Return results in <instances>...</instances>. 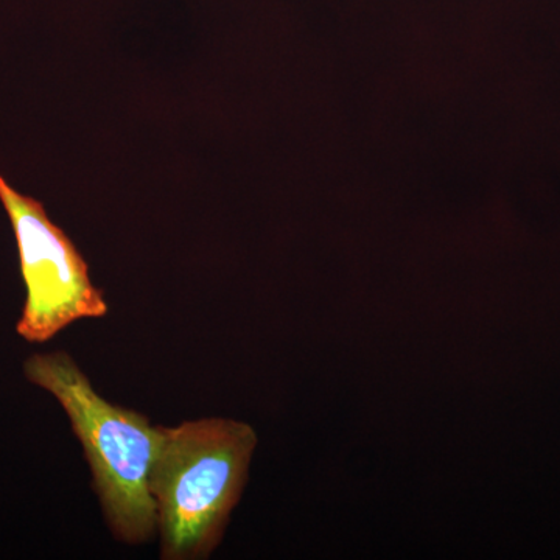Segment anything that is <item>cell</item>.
<instances>
[{"label": "cell", "mask_w": 560, "mask_h": 560, "mask_svg": "<svg viewBox=\"0 0 560 560\" xmlns=\"http://www.w3.org/2000/svg\"><path fill=\"white\" fill-rule=\"evenodd\" d=\"M253 427L208 418L162 427L150 475L162 560H200L215 550L248 481Z\"/></svg>", "instance_id": "cell-1"}, {"label": "cell", "mask_w": 560, "mask_h": 560, "mask_svg": "<svg viewBox=\"0 0 560 560\" xmlns=\"http://www.w3.org/2000/svg\"><path fill=\"white\" fill-rule=\"evenodd\" d=\"M25 377L60 401L90 463L94 488L110 530L125 544H145L156 533L150 475L162 427L138 411L103 399L66 352L36 353Z\"/></svg>", "instance_id": "cell-2"}, {"label": "cell", "mask_w": 560, "mask_h": 560, "mask_svg": "<svg viewBox=\"0 0 560 560\" xmlns=\"http://www.w3.org/2000/svg\"><path fill=\"white\" fill-rule=\"evenodd\" d=\"M0 201L13 226L27 290L18 335L46 342L75 320L103 318L108 304L92 283L86 260L44 206L13 189L2 175Z\"/></svg>", "instance_id": "cell-3"}]
</instances>
